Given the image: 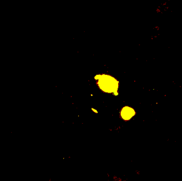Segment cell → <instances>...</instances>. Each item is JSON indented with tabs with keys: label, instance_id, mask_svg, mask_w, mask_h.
<instances>
[{
	"label": "cell",
	"instance_id": "2",
	"mask_svg": "<svg viewBox=\"0 0 182 181\" xmlns=\"http://www.w3.org/2000/svg\"><path fill=\"white\" fill-rule=\"evenodd\" d=\"M136 115L135 109L131 107L126 106L123 107L120 110V115L122 119L125 121L131 120Z\"/></svg>",
	"mask_w": 182,
	"mask_h": 181
},
{
	"label": "cell",
	"instance_id": "3",
	"mask_svg": "<svg viewBox=\"0 0 182 181\" xmlns=\"http://www.w3.org/2000/svg\"><path fill=\"white\" fill-rule=\"evenodd\" d=\"M91 109L95 113H98V111H97V110L96 109H94L93 108H92Z\"/></svg>",
	"mask_w": 182,
	"mask_h": 181
},
{
	"label": "cell",
	"instance_id": "1",
	"mask_svg": "<svg viewBox=\"0 0 182 181\" xmlns=\"http://www.w3.org/2000/svg\"><path fill=\"white\" fill-rule=\"evenodd\" d=\"M96 84L102 92L118 96L119 81L114 76L107 74H99L94 76Z\"/></svg>",
	"mask_w": 182,
	"mask_h": 181
}]
</instances>
